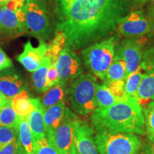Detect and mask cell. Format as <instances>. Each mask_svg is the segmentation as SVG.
Segmentation results:
<instances>
[{"mask_svg":"<svg viewBox=\"0 0 154 154\" xmlns=\"http://www.w3.org/2000/svg\"><path fill=\"white\" fill-rule=\"evenodd\" d=\"M128 96L126 94L122 97H118L111 92L110 88L104 83L103 84H98L96 91V101L97 108L105 109L112 106L118 102L126 99Z\"/></svg>","mask_w":154,"mask_h":154,"instance_id":"cell-19","label":"cell"},{"mask_svg":"<svg viewBox=\"0 0 154 154\" xmlns=\"http://www.w3.org/2000/svg\"><path fill=\"white\" fill-rule=\"evenodd\" d=\"M91 119L94 131L146 135L143 107L131 96L112 106L97 108Z\"/></svg>","mask_w":154,"mask_h":154,"instance_id":"cell-2","label":"cell"},{"mask_svg":"<svg viewBox=\"0 0 154 154\" xmlns=\"http://www.w3.org/2000/svg\"><path fill=\"white\" fill-rule=\"evenodd\" d=\"M24 9L26 32L40 41L49 39L51 28L46 2L44 0H26Z\"/></svg>","mask_w":154,"mask_h":154,"instance_id":"cell-6","label":"cell"},{"mask_svg":"<svg viewBox=\"0 0 154 154\" xmlns=\"http://www.w3.org/2000/svg\"><path fill=\"white\" fill-rule=\"evenodd\" d=\"M136 154H146V153H145V151H144V150H143V151H141V150H140V151H138Z\"/></svg>","mask_w":154,"mask_h":154,"instance_id":"cell-39","label":"cell"},{"mask_svg":"<svg viewBox=\"0 0 154 154\" xmlns=\"http://www.w3.org/2000/svg\"><path fill=\"white\" fill-rule=\"evenodd\" d=\"M13 66L12 61L7 57L6 53L0 47V72L10 69Z\"/></svg>","mask_w":154,"mask_h":154,"instance_id":"cell-32","label":"cell"},{"mask_svg":"<svg viewBox=\"0 0 154 154\" xmlns=\"http://www.w3.org/2000/svg\"><path fill=\"white\" fill-rule=\"evenodd\" d=\"M0 154H19L17 139L4 147L3 149H0Z\"/></svg>","mask_w":154,"mask_h":154,"instance_id":"cell-33","label":"cell"},{"mask_svg":"<svg viewBox=\"0 0 154 154\" xmlns=\"http://www.w3.org/2000/svg\"><path fill=\"white\" fill-rule=\"evenodd\" d=\"M74 142L80 154H99L94 139L93 127L79 119L75 127Z\"/></svg>","mask_w":154,"mask_h":154,"instance_id":"cell-12","label":"cell"},{"mask_svg":"<svg viewBox=\"0 0 154 154\" xmlns=\"http://www.w3.org/2000/svg\"><path fill=\"white\" fill-rule=\"evenodd\" d=\"M65 102H61L57 105L44 109V121L46 128V138H52L55 131L62 122L66 111Z\"/></svg>","mask_w":154,"mask_h":154,"instance_id":"cell-14","label":"cell"},{"mask_svg":"<svg viewBox=\"0 0 154 154\" xmlns=\"http://www.w3.org/2000/svg\"><path fill=\"white\" fill-rule=\"evenodd\" d=\"M51 63V59L46 56L39 68L33 72L32 76V82L36 91L44 93L47 91V72Z\"/></svg>","mask_w":154,"mask_h":154,"instance_id":"cell-23","label":"cell"},{"mask_svg":"<svg viewBox=\"0 0 154 154\" xmlns=\"http://www.w3.org/2000/svg\"><path fill=\"white\" fill-rule=\"evenodd\" d=\"M99 83L93 74H81L67 88L72 110L80 116L92 114L97 109L96 91Z\"/></svg>","mask_w":154,"mask_h":154,"instance_id":"cell-3","label":"cell"},{"mask_svg":"<svg viewBox=\"0 0 154 154\" xmlns=\"http://www.w3.org/2000/svg\"><path fill=\"white\" fill-rule=\"evenodd\" d=\"M48 44L44 41H40L37 47H34L30 41L26 42L22 53L17 57L19 61L28 72H34L39 68L46 57Z\"/></svg>","mask_w":154,"mask_h":154,"instance_id":"cell-11","label":"cell"},{"mask_svg":"<svg viewBox=\"0 0 154 154\" xmlns=\"http://www.w3.org/2000/svg\"><path fill=\"white\" fill-rule=\"evenodd\" d=\"M126 9L124 0H57V31L65 36L66 47L81 49L106 37Z\"/></svg>","mask_w":154,"mask_h":154,"instance_id":"cell-1","label":"cell"},{"mask_svg":"<svg viewBox=\"0 0 154 154\" xmlns=\"http://www.w3.org/2000/svg\"><path fill=\"white\" fill-rule=\"evenodd\" d=\"M34 109L29 116V124L33 134L34 141L46 137V128L44 121V108L40 99H34Z\"/></svg>","mask_w":154,"mask_h":154,"instance_id":"cell-16","label":"cell"},{"mask_svg":"<svg viewBox=\"0 0 154 154\" xmlns=\"http://www.w3.org/2000/svg\"><path fill=\"white\" fill-rule=\"evenodd\" d=\"M44 1H45V2L46 1H50V0H44Z\"/></svg>","mask_w":154,"mask_h":154,"instance_id":"cell-41","label":"cell"},{"mask_svg":"<svg viewBox=\"0 0 154 154\" xmlns=\"http://www.w3.org/2000/svg\"><path fill=\"white\" fill-rule=\"evenodd\" d=\"M7 101H9L6 99L5 96H4V94L2 93L1 91H0V109H1Z\"/></svg>","mask_w":154,"mask_h":154,"instance_id":"cell-35","label":"cell"},{"mask_svg":"<svg viewBox=\"0 0 154 154\" xmlns=\"http://www.w3.org/2000/svg\"><path fill=\"white\" fill-rule=\"evenodd\" d=\"M67 95L66 84L59 82L44 92L40 100L44 109L57 105L61 102H65Z\"/></svg>","mask_w":154,"mask_h":154,"instance_id":"cell-18","label":"cell"},{"mask_svg":"<svg viewBox=\"0 0 154 154\" xmlns=\"http://www.w3.org/2000/svg\"><path fill=\"white\" fill-rule=\"evenodd\" d=\"M143 70L145 76L140 82L138 91V100L140 103L149 100L154 101V69Z\"/></svg>","mask_w":154,"mask_h":154,"instance_id":"cell-21","label":"cell"},{"mask_svg":"<svg viewBox=\"0 0 154 154\" xmlns=\"http://www.w3.org/2000/svg\"><path fill=\"white\" fill-rule=\"evenodd\" d=\"M55 65L59 72V82L67 84L82 74L83 69L79 58L68 47L61 51Z\"/></svg>","mask_w":154,"mask_h":154,"instance_id":"cell-8","label":"cell"},{"mask_svg":"<svg viewBox=\"0 0 154 154\" xmlns=\"http://www.w3.org/2000/svg\"><path fill=\"white\" fill-rule=\"evenodd\" d=\"M66 47V39L65 36L61 32H56L55 37L49 45H48L47 56L51 59L52 63H56L63 49Z\"/></svg>","mask_w":154,"mask_h":154,"instance_id":"cell-26","label":"cell"},{"mask_svg":"<svg viewBox=\"0 0 154 154\" xmlns=\"http://www.w3.org/2000/svg\"><path fill=\"white\" fill-rule=\"evenodd\" d=\"M2 32L9 36H16L24 33L17 16V10L4 5L2 20Z\"/></svg>","mask_w":154,"mask_h":154,"instance_id":"cell-17","label":"cell"},{"mask_svg":"<svg viewBox=\"0 0 154 154\" xmlns=\"http://www.w3.org/2000/svg\"><path fill=\"white\" fill-rule=\"evenodd\" d=\"M153 1H154V0H153Z\"/></svg>","mask_w":154,"mask_h":154,"instance_id":"cell-42","label":"cell"},{"mask_svg":"<svg viewBox=\"0 0 154 154\" xmlns=\"http://www.w3.org/2000/svg\"><path fill=\"white\" fill-rule=\"evenodd\" d=\"M126 79V63L119 56L115 54L114 59L106 74L103 83L106 84V83L116 82V81H125Z\"/></svg>","mask_w":154,"mask_h":154,"instance_id":"cell-22","label":"cell"},{"mask_svg":"<svg viewBox=\"0 0 154 154\" xmlns=\"http://www.w3.org/2000/svg\"><path fill=\"white\" fill-rule=\"evenodd\" d=\"M146 154H154V145L153 143L147 144L144 148Z\"/></svg>","mask_w":154,"mask_h":154,"instance_id":"cell-34","label":"cell"},{"mask_svg":"<svg viewBox=\"0 0 154 154\" xmlns=\"http://www.w3.org/2000/svg\"><path fill=\"white\" fill-rule=\"evenodd\" d=\"M146 134L154 145V101H151L143 109Z\"/></svg>","mask_w":154,"mask_h":154,"instance_id":"cell-27","label":"cell"},{"mask_svg":"<svg viewBox=\"0 0 154 154\" xmlns=\"http://www.w3.org/2000/svg\"><path fill=\"white\" fill-rule=\"evenodd\" d=\"M105 84H106L115 96L118 97H122L126 95L124 91L125 81H116V82L106 83Z\"/></svg>","mask_w":154,"mask_h":154,"instance_id":"cell-31","label":"cell"},{"mask_svg":"<svg viewBox=\"0 0 154 154\" xmlns=\"http://www.w3.org/2000/svg\"><path fill=\"white\" fill-rule=\"evenodd\" d=\"M17 141L19 154H35V141L29 124V116L21 117Z\"/></svg>","mask_w":154,"mask_h":154,"instance_id":"cell-15","label":"cell"},{"mask_svg":"<svg viewBox=\"0 0 154 154\" xmlns=\"http://www.w3.org/2000/svg\"><path fill=\"white\" fill-rule=\"evenodd\" d=\"M4 5H0V33L2 32V11H3Z\"/></svg>","mask_w":154,"mask_h":154,"instance_id":"cell-37","label":"cell"},{"mask_svg":"<svg viewBox=\"0 0 154 154\" xmlns=\"http://www.w3.org/2000/svg\"><path fill=\"white\" fill-rule=\"evenodd\" d=\"M35 154H59L57 149L52 143L44 137L35 141Z\"/></svg>","mask_w":154,"mask_h":154,"instance_id":"cell-29","label":"cell"},{"mask_svg":"<svg viewBox=\"0 0 154 154\" xmlns=\"http://www.w3.org/2000/svg\"><path fill=\"white\" fill-rule=\"evenodd\" d=\"M115 54V38L113 37L91 44L82 51L84 64L94 76L103 82L114 59Z\"/></svg>","mask_w":154,"mask_h":154,"instance_id":"cell-5","label":"cell"},{"mask_svg":"<svg viewBox=\"0 0 154 154\" xmlns=\"http://www.w3.org/2000/svg\"><path fill=\"white\" fill-rule=\"evenodd\" d=\"M26 86L19 75L10 69L0 72V91L8 101L26 89Z\"/></svg>","mask_w":154,"mask_h":154,"instance_id":"cell-13","label":"cell"},{"mask_svg":"<svg viewBox=\"0 0 154 154\" xmlns=\"http://www.w3.org/2000/svg\"><path fill=\"white\" fill-rule=\"evenodd\" d=\"M94 139L99 154H136L142 146L134 134L94 131Z\"/></svg>","mask_w":154,"mask_h":154,"instance_id":"cell-4","label":"cell"},{"mask_svg":"<svg viewBox=\"0 0 154 154\" xmlns=\"http://www.w3.org/2000/svg\"><path fill=\"white\" fill-rule=\"evenodd\" d=\"M116 54L124 61L126 77L139 68L142 63V44L137 40H126L119 46Z\"/></svg>","mask_w":154,"mask_h":154,"instance_id":"cell-10","label":"cell"},{"mask_svg":"<svg viewBox=\"0 0 154 154\" xmlns=\"http://www.w3.org/2000/svg\"><path fill=\"white\" fill-rule=\"evenodd\" d=\"M59 83V76L55 63L51 62L47 76V91L52 86L57 85Z\"/></svg>","mask_w":154,"mask_h":154,"instance_id":"cell-30","label":"cell"},{"mask_svg":"<svg viewBox=\"0 0 154 154\" xmlns=\"http://www.w3.org/2000/svg\"><path fill=\"white\" fill-rule=\"evenodd\" d=\"M153 29H154V12L153 14Z\"/></svg>","mask_w":154,"mask_h":154,"instance_id":"cell-40","label":"cell"},{"mask_svg":"<svg viewBox=\"0 0 154 154\" xmlns=\"http://www.w3.org/2000/svg\"><path fill=\"white\" fill-rule=\"evenodd\" d=\"M145 76L141 66L132 74L128 75L125 80L124 91L128 96L138 100V91L140 82Z\"/></svg>","mask_w":154,"mask_h":154,"instance_id":"cell-24","label":"cell"},{"mask_svg":"<svg viewBox=\"0 0 154 154\" xmlns=\"http://www.w3.org/2000/svg\"><path fill=\"white\" fill-rule=\"evenodd\" d=\"M11 101L15 112L20 117L29 116L34 109V98H31L26 90L15 96Z\"/></svg>","mask_w":154,"mask_h":154,"instance_id":"cell-20","label":"cell"},{"mask_svg":"<svg viewBox=\"0 0 154 154\" xmlns=\"http://www.w3.org/2000/svg\"><path fill=\"white\" fill-rule=\"evenodd\" d=\"M69 154H80L79 152V151H78V149H77L76 144H75V142H74V145H73V146H72V150H71V152Z\"/></svg>","mask_w":154,"mask_h":154,"instance_id":"cell-36","label":"cell"},{"mask_svg":"<svg viewBox=\"0 0 154 154\" xmlns=\"http://www.w3.org/2000/svg\"><path fill=\"white\" fill-rule=\"evenodd\" d=\"M9 1H11V0H0V5H5L6 4L8 3Z\"/></svg>","mask_w":154,"mask_h":154,"instance_id":"cell-38","label":"cell"},{"mask_svg":"<svg viewBox=\"0 0 154 154\" xmlns=\"http://www.w3.org/2000/svg\"><path fill=\"white\" fill-rule=\"evenodd\" d=\"M20 121L21 117L15 112L11 101L0 109V126L19 127Z\"/></svg>","mask_w":154,"mask_h":154,"instance_id":"cell-25","label":"cell"},{"mask_svg":"<svg viewBox=\"0 0 154 154\" xmlns=\"http://www.w3.org/2000/svg\"><path fill=\"white\" fill-rule=\"evenodd\" d=\"M79 117L66 108L64 118L56 129L52 138L47 139L57 149L59 154H69L74 143L75 127Z\"/></svg>","mask_w":154,"mask_h":154,"instance_id":"cell-7","label":"cell"},{"mask_svg":"<svg viewBox=\"0 0 154 154\" xmlns=\"http://www.w3.org/2000/svg\"><path fill=\"white\" fill-rule=\"evenodd\" d=\"M18 129L19 127L0 126V149L17 139Z\"/></svg>","mask_w":154,"mask_h":154,"instance_id":"cell-28","label":"cell"},{"mask_svg":"<svg viewBox=\"0 0 154 154\" xmlns=\"http://www.w3.org/2000/svg\"><path fill=\"white\" fill-rule=\"evenodd\" d=\"M117 28L122 35L134 37L149 33L151 30V25L142 11H134L123 17Z\"/></svg>","mask_w":154,"mask_h":154,"instance_id":"cell-9","label":"cell"}]
</instances>
